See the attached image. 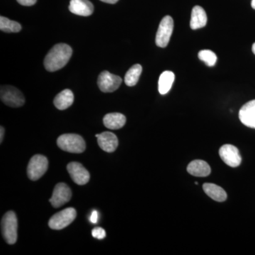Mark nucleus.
<instances>
[{
	"label": "nucleus",
	"mask_w": 255,
	"mask_h": 255,
	"mask_svg": "<svg viewBox=\"0 0 255 255\" xmlns=\"http://www.w3.org/2000/svg\"><path fill=\"white\" fill-rule=\"evenodd\" d=\"M73 54L71 47L65 43L55 45L48 52L44 60L47 71L55 72L66 65Z\"/></svg>",
	"instance_id": "obj_1"
},
{
	"label": "nucleus",
	"mask_w": 255,
	"mask_h": 255,
	"mask_svg": "<svg viewBox=\"0 0 255 255\" xmlns=\"http://www.w3.org/2000/svg\"><path fill=\"white\" fill-rule=\"evenodd\" d=\"M1 234L9 245H14L17 241L18 221L14 211H8L3 216L1 222Z\"/></svg>",
	"instance_id": "obj_2"
},
{
	"label": "nucleus",
	"mask_w": 255,
	"mask_h": 255,
	"mask_svg": "<svg viewBox=\"0 0 255 255\" xmlns=\"http://www.w3.org/2000/svg\"><path fill=\"white\" fill-rule=\"evenodd\" d=\"M57 144L61 150L71 153H82L86 148V143L78 134L68 133L60 135Z\"/></svg>",
	"instance_id": "obj_3"
},
{
	"label": "nucleus",
	"mask_w": 255,
	"mask_h": 255,
	"mask_svg": "<svg viewBox=\"0 0 255 255\" xmlns=\"http://www.w3.org/2000/svg\"><path fill=\"white\" fill-rule=\"evenodd\" d=\"M48 168V160L45 156L34 155L28 164V177L32 181L38 180L44 175Z\"/></svg>",
	"instance_id": "obj_4"
},
{
	"label": "nucleus",
	"mask_w": 255,
	"mask_h": 255,
	"mask_svg": "<svg viewBox=\"0 0 255 255\" xmlns=\"http://www.w3.org/2000/svg\"><path fill=\"white\" fill-rule=\"evenodd\" d=\"M1 100L5 105L11 107H20L24 105L25 98L16 87L4 85L0 90Z\"/></svg>",
	"instance_id": "obj_5"
},
{
	"label": "nucleus",
	"mask_w": 255,
	"mask_h": 255,
	"mask_svg": "<svg viewBox=\"0 0 255 255\" xmlns=\"http://www.w3.org/2000/svg\"><path fill=\"white\" fill-rule=\"evenodd\" d=\"M174 29V21L170 16H166L162 18L157 33L155 43L160 48H165L168 45Z\"/></svg>",
	"instance_id": "obj_6"
},
{
	"label": "nucleus",
	"mask_w": 255,
	"mask_h": 255,
	"mask_svg": "<svg viewBox=\"0 0 255 255\" xmlns=\"http://www.w3.org/2000/svg\"><path fill=\"white\" fill-rule=\"evenodd\" d=\"M76 216V210L73 208H68L52 216L48 225L51 229L62 230L71 224Z\"/></svg>",
	"instance_id": "obj_7"
},
{
	"label": "nucleus",
	"mask_w": 255,
	"mask_h": 255,
	"mask_svg": "<svg viewBox=\"0 0 255 255\" xmlns=\"http://www.w3.org/2000/svg\"><path fill=\"white\" fill-rule=\"evenodd\" d=\"M122 79L118 75H113L108 71H103L99 75L98 86L102 92L109 93L118 90Z\"/></svg>",
	"instance_id": "obj_8"
},
{
	"label": "nucleus",
	"mask_w": 255,
	"mask_h": 255,
	"mask_svg": "<svg viewBox=\"0 0 255 255\" xmlns=\"http://www.w3.org/2000/svg\"><path fill=\"white\" fill-rule=\"evenodd\" d=\"M72 198L70 188L65 183L57 184L50 199V204L54 208H59L68 203Z\"/></svg>",
	"instance_id": "obj_9"
},
{
	"label": "nucleus",
	"mask_w": 255,
	"mask_h": 255,
	"mask_svg": "<svg viewBox=\"0 0 255 255\" xmlns=\"http://www.w3.org/2000/svg\"><path fill=\"white\" fill-rule=\"evenodd\" d=\"M219 155L223 162L230 167H237L241 164V155L236 146L230 144L223 145L220 148Z\"/></svg>",
	"instance_id": "obj_10"
},
{
	"label": "nucleus",
	"mask_w": 255,
	"mask_h": 255,
	"mask_svg": "<svg viewBox=\"0 0 255 255\" xmlns=\"http://www.w3.org/2000/svg\"><path fill=\"white\" fill-rule=\"evenodd\" d=\"M67 169L74 182L78 185H85L90 181V173L82 164L77 162H70L68 164Z\"/></svg>",
	"instance_id": "obj_11"
},
{
	"label": "nucleus",
	"mask_w": 255,
	"mask_h": 255,
	"mask_svg": "<svg viewBox=\"0 0 255 255\" xmlns=\"http://www.w3.org/2000/svg\"><path fill=\"white\" fill-rule=\"evenodd\" d=\"M239 119L246 127L255 129V100L243 105L239 112Z\"/></svg>",
	"instance_id": "obj_12"
},
{
	"label": "nucleus",
	"mask_w": 255,
	"mask_h": 255,
	"mask_svg": "<svg viewBox=\"0 0 255 255\" xmlns=\"http://www.w3.org/2000/svg\"><path fill=\"white\" fill-rule=\"evenodd\" d=\"M69 10L74 14L88 16L94 11V5L89 0H70Z\"/></svg>",
	"instance_id": "obj_13"
},
{
	"label": "nucleus",
	"mask_w": 255,
	"mask_h": 255,
	"mask_svg": "<svg viewBox=\"0 0 255 255\" xmlns=\"http://www.w3.org/2000/svg\"><path fill=\"white\" fill-rule=\"evenodd\" d=\"M99 145L104 151L113 152L117 150L119 140L117 135L113 132H103L97 137Z\"/></svg>",
	"instance_id": "obj_14"
},
{
	"label": "nucleus",
	"mask_w": 255,
	"mask_h": 255,
	"mask_svg": "<svg viewBox=\"0 0 255 255\" xmlns=\"http://www.w3.org/2000/svg\"><path fill=\"white\" fill-rule=\"evenodd\" d=\"M187 172L194 177H207L211 174V167L205 161L196 159L189 164Z\"/></svg>",
	"instance_id": "obj_15"
},
{
	"label": "nucleus",
	"mask_w": 255,
	"mask_h": 255,
	"mask_svg": "<svg viewBox=\"0 0 255 255\" xmlns=\"http://www.w3.org/2000/svg\"><path fill=\"white\" fill-rule=\"evenodd\" d=\"M207 15L205 10L200 6H195L192 9L190 26L193 30L204 27L207 23Z\"/></svg>",
	"instance_id": "obj_16"
},
{
	"label": "nucleus",
	"mask_w": 255,
	"mask_h": 255,
	"mask_svg": "<svg viewBox=\"0 0 255 255\" xmlns=\"http://www.w3.org/2000/svg\"><path fill=\"white\" fill-rule=\"evenodd\" d=\"M103 122L107 128L117 130L124 127L127 122V118L122 114L111 113L105 115Z\"/></svg>",
	"instance_id": "obj_17"
},
{
	"label": "nucleus",
	"mask_w": 255,
	"mask_h": 255,
	"mask_svg": "<svg viewBox=\"0 0 255 255\" xmlns=\"http://www.w3.org/2000/svg\"><path fill=\"white\" fill-rule=\"evenodd\" d=\"M203 189L206 194L215 201L223 202L227 199V194L226 191L216 184L205 183L203 185Z\"/></svg>",
	"instance_id": "obj_18"
},
{
	"label": "nucleus",
	"mask_w": 255,
	"mask_h": 255,
	"mask_svg": "<svg viewBox=\"0 0 255 255\" xmlns=\"http://www.w3.org/2000/svg\"><path fill=\"white\" fill-rule=\"evenodd\" d=\"M74 102V95L73 92L70 90H65L60 92L55 97L54 105L58 110H65L71 107Z\"/></svg>",
	"instance_id": "obj_19"
},
{
	"label": "nucleus",
	"mask_w": 255,
	"mask_h": 255,
	"mask_svg": "<svg viewBox=\"0 0 255 255\" xmlns=\"http://www.w3.org/2000/svg\"><path fill=\"white\" fill-rule=\"evenodd\" d=\"M175 75L172 71H164L161 74L158 82V90L161 95L168 93L173 85Z\"/></svg>",
	"instance_id": "obj_20"
},
{
	"label": "nucleus",
	"mask_w": 255,
	"mask_h": 255,
	"mask_svg": "<svg viewBox=\"0 0 255 255\" xmlns=\"http://www.w3.org/2000/svg\"><path fill=\"white\" fill-rule=\"evenodd\" d=\"M141 73V65H139V64L134 65L133 66H132L128 70L127 74H126L125 79H124L126 85L128 87L135 86L138 82Z\"/></svg>",
	"instance_id": "obj_21"
},
{
	"label": "nucleus",
	"mask_w": 255,
	"mask_h": 255,
	"mask_svg": "<svg viewBox=\"0 0 255 255\" xmlns=\"http://www.w3.org/2000/svg\"><path fill=\"white\" fill-rule=\"evenodd\" d=\"M0 29L6 33H17L21 30V26L16 21H11L9 18L1 16L0 17Z\"/></svg>",
	"instance_id": "obj_22"
},
{
	"label": "nucleus",
	"mask_w": 255,
	"mask_h": 255,
	"mask_svg": "<svg viewBox=\"0 0 255 255\" xmlns=\"http://www.w3.org/2000/svg\"><path fill=\"white\" fill-rule=\"evenodd\" d=\"M198 56L199 59L202 60L206 65L209 67L214 66L217 61V56L215 54L214 52L210 50H201Z\"/></svg>",
	"instance_id": "obj_23"
},
{
	"label": "nucleus",
	"mask_w": 255,
	"mask_h": 255,
	"mask_svg": "<svg viewBox=\"0 0 255 255\" xmlns=\"http://www.w3.org/2000/svg\"><path fill=\"white\" fill-rule=\"evenodd\" d=\"M92 236L97 239L102 240L106 237V231L102 228H95L92 230Z\"/></svg>",
	"instance_id": "obj_24"
},
{
	"label": "nucleus",
	"mask_w": 255,
	"mask_h": 255,
	"mask_svg": "<svg viewBox=\"0 0 255 255\" xmlns=\"http://www.w3.org/2000/svg\"><path fill=\"white\" fill-rule=\"evenodd\" d=\"M16 1L23 6H29L36 4L37 0H16Z\"/></svg>",
	"instance_id": "obj_25"
},
{
	"label": "nucleus",
	"mask_w": 255,
	"mask_h": 255,
	"mask_svg": "<svg viewBox=\"0 0 255 255\" xmlns=\"http://www.w3.org/2000/svg\"><path fill=\"white\" fill-rule=\"evenodd\" d=\"M90 220L92 223H97V221H98V213H97V211H94L93 212H92Z\"/></svg>",
	"instance_id": "obj_26"
},
{
	"label": "nucleus",
	"mask_w": 255,
	"mask_h": 255,
	"mask_svg": "<svg viewBox=\"0 0 255 255\" xmlns=\"http://www.w3.org/2000/svg\"><path fill=\"white\" fill-rule=\"evenodd\" d=\"M4 128L1 127L0 128V142H2L3 138H4Z\"/></svg>",
	"instance_id": "obj_27"
},
{
	"label": "nucleus",
	"mask_w": 255,
	"mask_h": 255,
	"mask_svg": "<svg viewBox=\"0 0 255 255\" xmlns=\"http://www.w3.org/2000/svg\"><path fill=\"white\" fill-rule=\"evenodd\" d=\"M103 2L108 3V4H116L118 2L119 0H101Z\"/></svg>",
	"instance_id": "obj_28"
},
{
	"label": "nucleus",
	"mask_w": 255,
	"mask_h": 255,
	"mask_svg": "<svg viewBox=\"0 0 255 255\" xmlns=\"http://www.w3.org/2000/svg\"><path fill=\"white\" fill-rule=\"evenodd\" d=\"M251 6L253 9H255V0H252Z\"/></svg>",
	"instance_id": "obj_29"
},
{
	"label": "nucleus",
	"mask_w": 255,
	"mask_h": 255,
	"mask_svg": "<svg viewBox=\"0 0 255 255\" xmlns=\"http://www.w3.org/2000/svg\"><path fill=\"white\" fill-rule=\"evenodd\" d=\"M252 49H253V53L255 55V43L253 45V48H252Z\"/></svg>",
	"instance_id": "obj_30"
},
{
	"label": "nucleus",
	"mask_w": 255,
	"mask_h": 255,
	"mask_svg": "<svg viewBox=\"0 0 255 255\" xmlns=\"http://www.w3.org/2000/svg\"><path fill=\"white\" fill-rule=\"evenodd\" d=\"M99 135H100V134H96L95 136L97 137H98Z\"/></svg>",
	"instance_id": "obj_31"
}]
</instances>
